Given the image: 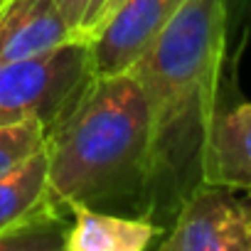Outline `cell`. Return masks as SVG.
Returning <instances> with one entry per match:
<instances>
[{"instance_id":"cell-1","label":"cell","mask_w":251,"mask_h":251,"mask_svg":"<svg viewBox=\"0 0 251 251\" xmlns=\"http://www.w3.org/2000/svg\"><path fill=\"white\" fill-rule=\"evenodd\" d=\"M143 86L153 121V222L173 224L202 185V155L224 74L222 0H182L148 52L128 69ZM168 231V229H165Z\"/></svg>"},{"instance_id":"cell-2","label":"cell","mask_w":251,"mask_h":251,"mask_svg":"<svg viewBox=\"0 0 251 251\" xmlns=\"http://www.w3.org/2000/svg\"><path fill=\"white\" fill-rule=\"evenodd\" d=\"M45 148L57 202L153 222V121L131 72L91 76L47 131Z\"/></svg>"},{"instance_id":"cell-3","label":"cell","mask_w":251,"mask_h":251,"mask_svg":"<svg viewBox=\"0 0 251 251\" xmlns=\"http://www.w3.org/2000/svg\"><path fill=\"white\" fill-rule=\"evenodd\" d=\"M89 45L76 37L50 52L0 67V126L37 118L50 131L91 79Z\"/></svg>"},{"instance_id":"cell-4","label":"cell","mask_w":251,"mask_h":251,"mask_svg":"<svg viewBox=\"0 0 251 251\" xmlns=\"http://www.w3.org/2000/svg\"><path fill=\"white\" fill-rule=\"evenodd\" d=\"M163 251H251V190L202 182L180 204Z\"/></svg>"},{"instance_id":"cell-5","label":"cell","mask_w":251,"mask_h":251,"mask_svg":"<svg viewBox=\"0 0 251 251\" xmlns=\"http://www.w3.org/2000/svg\"><path fill=\"white\" fill-rule=\"evenodd\" d=\"M182 0H123L86 37L94 76L128 72L158 40Z\"/></svg>"},{"instance_id":"cell-6","label":"cell","mask_w":251,"mask_h":251,"mask_svg":"<svg viewBox=\"0 0 251 251\" xmlns=\"http://www.w3.org/2000/svg\"><path fill=\"white\" fill-rule=\"evenodd\" d=\"M54 0H5L0 5V67L76 40Z\"/></svg>"},{"instance_id":"cell-7","label":"cell","mask_w":251,"mask_h":251,"mask_svg":"<svg viewBox=\"0 0 251 251\" xmlns=\"http://www.w3.org/2000/svg\"><path fill=\"white\" fill-rule=\"evenodd\" d=\"M202 182L251 190V103L214 113L204 141Z\"/></svg>"},{"instance_id":"cell-8","label":"cell","mask_w":251,"mask_h":251,"mask_svg":"<svg viewBox=\"0 0 251 251\" xmlns=\"http://www.w3.org/2000/svg\"><path fill=\"white\" fill-rule=\"evenodd\" d=\"M163 231L165 229L151 219L74 204L67 251H146L160 241Z\"/></svg>"},{"instance_id":"cell-9","label":"cell","mask_w":251,"mask_h":251,"mask_svg":"<svg viewBox=\"0 0 251 251\" xmlns=\"http://www.w3.org/2000/svg\"><path fill=\"white\" fill-rule=\"evenodd\" d=\"M50 197V158L42 146L0 175V234L40 209Z\"/></svg>"},{"instance_id":"cell-10","label":"cell","mask_w":251,"mask_h":251,"mask_svg":"<svg viewBox=\"0 0 251 251\" xmlns=\"http://www.w3.org/2000/svg\"><path fill=\"white\" fill-rule=\"evenodd\" d=\"M72 209L50 197L40 209L0 234V251H67Z\"/></svg>"},{"instance_id":"cell-11","label":"cell","mask_w":251,"mask_h":251,"mask_svg":"<svg viewBox=\"0 0 251 251\" xmlns=\"http://www.w3.org/2000/svg\"><path fill=\"white\" fill-rule=\"evenodd\" d=\"M224 10V72L236 79L241 54L251 40V0H222Z\"/></svg>"},{"instance_id":"cell-12","label":"cell","mask_w":251,"mask_h":251,"mask_svg":"<svg viewBox=\"0 0 251 251\" xmlns=\"http://www.w3.org/2000/svg\"><path fill=\"white\" fill-rule=\"evenodd\" d=\"M47 141V128L37 118L0 126V175L25 160L27 155L37 153Z\"/></svg>"},{"instance_id":"cell-13","label":"cell","mask_w":251,"mask_h":251,"mask_svg":"<svg viewBox=\"0 0 251 251\" xmlns=\"http://www.w3.org/2000/svg\"><path fill=\"white\" fill-rule=\"evenodd\" d=\"M54 3L59 5V10L64 13V18L69 20V25H72V27L76 30V35H79L81 23H84V15H86V10H89L91 0H54Z\"/></svg>"},{"instance_id":"cell-14","label":"cell","mask_w":251,"mask_h":251,"mask_svg":"<svg viewBox=\"0 0 251 251\" xmlns=\"http://www.w3.org/2000/svg\"><path fill=\"white\" fill-rule=\"evenodd\" d=\"M121 3H123V0H103V3H101V8H99V13L94 15L91 25L86 27V32H84L81 37L86 40V37H89V35H91V32H94V30H96V27H99V25H101V23H103V20H106V18L111 15V13H113V10H116V8H118Z\"/></svg>"},{"instance_id":"cell-15","label":"cell","mask_w":251,"mask_h":251,"mask_svg":"<svg viewBox=\"0 0 251 251\" xmlns=\"http://www.w3.org/2000/svg\"><path fill=\"white\" fill-rule=\"evenodd\" d=\"M101 3H103V0H91V3H89V10H86V15H84V23H81V30H79V37L86 32V27L91 25V20H94V15L99 13V8H101Z\"/></svg>"},{"instance_id":"cell-16","label":"cell","mask_w":251,"mask_h":251,"mask_svg":"<svg viewBox=\"0 0 251 251\" xmlns=\"http://www.w3.org/2000/svg\"><path fill=\"white\" fill-rule=\"evenodd\" d=\"M3 3H5V0H0V5H3Z\"/></svg>"}]
</instances>
